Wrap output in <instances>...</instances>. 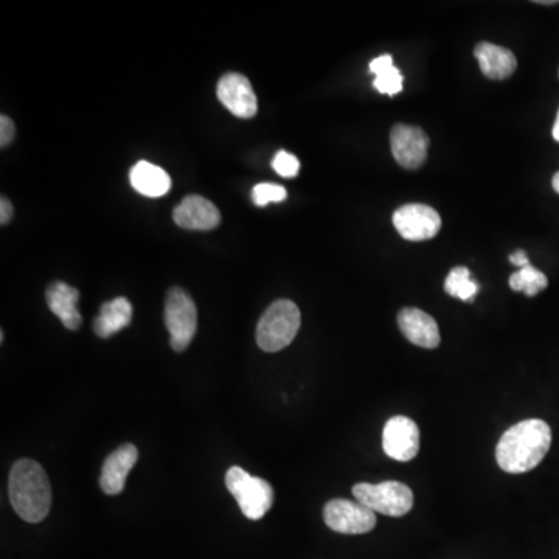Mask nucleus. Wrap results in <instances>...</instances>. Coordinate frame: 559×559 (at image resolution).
I'll use <instances>...</instances> for the list:
<instances>
[{
	"label": "nucleus",
	"instance_id": "nucleus-21",
	"mask_svg": "<svg viewBox=\"0 0 559 559\" xmlns=\"http://www.w3.org/2000/svg\"><path fill=\"white\" fill-rule=\"evenodd\" d=\"M547 286H549V280H547L546 274L533 268L532 264L519 269L510 277V288L516 292L524 291L528 297H535Z\"/></svg>",
	"mask_w": 559,
	"mask_h": 559
},
{
	"label": "nucleus",
	"instance_id": "nucleus-4",
	"mask_svg": "<svg viewBox=\"0 0 559 559\" xmlns=\"http://www.w3.org/2000/svg\"><path fill=\"white\" fill-rule=\"evenodd\" d=\"M226 487L250 521H260L274 504V490L271 485L260 477L250 476L240 466H232L227 471Z\"/></svg>",
	"mask_w": 559,
	"mask_h": 559
},
{
	"label": "nucleus",
	"instance_id": "nucleus-26",
	"mask_svg": "<svg viewBox=\"0 0 559 559\" xmlns=\"http://www.w3.org/2000/svg\"><path fill=\"white\" fill-rule=\"evenodd\" d=\"M510 263L514 264L516 268H525L530 264L528 261L527 254H525L524 250H518V252H514V254L510 255Z\"/></svg>",
	"mask_w": 559,
	"mask_h": 559
},
{
	"label": "nucleus",
	"instance_id": "nucleus-17",
	"mask_svg": "<svg viewBox=\"0 0 559 559\" xmlns=\"http://www.w3.org/2000/svg\"><path fill=\"white\" fill-rule=\"evenodd\" d=\"M132 320V305L126 297H117L111 302L103 303L100 314L94 319L92 327L95 334L103 339L114 336V334L128 327Z\"/></svg>",
	"mask_w": 559,
	"mask_h": 559
},
{
	"label": "nucleus",
	"instance_id": "nucleus-28",
	"mask_svg": "<svg viewBox=\"0 0 559 559\" xmlns=\"http://www.w3.org/2000/svg\"><path fill=\"white\" fill-rule=\"evenodd\" d=\"M552 185H553V190H555L556 193H558L559 195V171L558 173L555 174V176H553Z\"/></svg>",
	"mask_w": 559,
	"mask_h": 559
},
{
	"label": "nucleus",
	"instance_id": "nucleus-12",
	"mask_svg": "<svg viewBox=\"0 0 559 559\" xmlns=\"http://www.w3.org/2000/svg\"><path fill=\"white\" fill-rule=\"evenodd\" d=\"M137 460H139V451L131 443L111 452L101 469L100 487L103 493L109 496L122 493L125 490L128 474L131 473Z\"/></svg>",
	"mask_w": 559,
	"mask_h": 559
},
{
	"label": "nucleus",
	"instance_id": "nucleus-6",
	"mask_svg": "<svg viewBox=\"0 0 559 559\" xmlns=\"http://www.w3.org/2000/svg\"><path fill=\"white\" fill-rule=\"evenodd\" d=\"M165 325L174 351L187 350L198 328L195 302L181 288H173L165 300Z\"/></svg>",
	"mask_w": 559,
	"mask_h": 559
},
{
	"label": "nucleus",
	"instance_id": "nucleus-10",
	"mask_svg": "<svg viewBox=\"0 0 559 559\" xmlns=\"http://www.w3.org/2000/svg\"><path fill=\"white\" fill-rule=\"evenodd\" d=\"M428 134L418 126L396 125L390 132V148L401 167L417 170L428 159Z\"/></svg>",
	"mask_w": 559,
	"mask_h": 559
},
{
	"label": "nucleus",
	"instance_id": "nucleus-9",
	"mask_svg": "<svg viewBox=\"0 0 559 559\" xmlns=\"http://www.w3.org/2000/svg\"><path fill=\"white\" fill-rule=\"evenodd\" d=\"M382 448L396 462L415 459L420 451V429L417 423L403 415L390 418L382 431Z\"/></svg>",
	"mask_w": 559,
	"mask_h": 559
},
{
	"label": "nucleus",
	"instance_id": "nucleus-11",
	"mask_svg": "<svg viewBox=\"0 0 559 559\" xmlns=\"http://www.w3.org/2000/svg\"><path fill=\"white\" fill-rule=\"evenodd\" d=\"M218 100L238 119H252L258 112L254 87L241 73H227L216 87Z\"/></svg>",
	"mask_w": 559,
	"mask_h": 559
},
{
	"label": "nucleus",
	"instance_id": "nucleus-7",
	"mask_svg": "<svg viewBox=\"0 0 559 559\" xmlns=\"http://www.w3.org/2000/svg\"><path fill=\"white\" fill-rule=\"evenodd\" d=\"M323 519L333 532L344 535H364L376 527L375 511L365 507L358 500H330L323 510Z\"/></svg>",
	"mask_w": 559,
	"mask_h": 559
},
{
	"label": "nucleus",
	"instance_id": "nucleus-16",
	"mask_svg": "<svg viewBox=\"0 0 559 559\" xmlns=\"http://www.w3.org/2000/svg\"><path fill=\"white\" fill-rule=\"evenodd\" d=\"M474 56L479 61L483 75L490 80H505L518 69V60L511 50L490 44V42L477 44Z\"/></svg>",
	"mask_w": 559,
	"mask_h": 559
},
{
	"label": "nucleus",
	"instance_id": "nucleus-25",
	"mask_svg": "<svg viewBox=\"0 0 559 559\" xmlns=\"http://www.w3.org/2000/svg\"><path fill=\"white\" fill-rule=\"evenodd\" d=\"M11 218H13V205H11L10 199H0V223L5 226L10 223Z\"/></svg>",
	"mask_w": 559,
	"mask_h": 559
},
{
	"label": "nucleus",
	"instance_id": "nucleus-24",
	"mask_svg": "<svg viewBox=\"0 0 559 559\" xmlns=\"http://www.w3.org/2000/svg\"><path fill=\"white\" fill-rule=\"evenodd\" d=\"M14 136H16V126L11 122L10 117L2 115L0 117V146L5 148V146L10 145L13 142Z\"/></svg>",
	"mask_w": 559,
	"mask_h": 559
},
{
	"label": "nucleus",
	"instance_id": "nucleus-20",
	"mask_svg": "<svg viewBox=\"0 0 559 559\" xmlns=\"http://www.w3.org/2000/svg\"><path fill=\"white\" fill-rule=\"evenodd\" d=\"M445 291L448 292L449 296L457 297L463 302H473L474 297L479 292V283L474 282L471 278V272L468 268L457 266L446 277Z\"/></svg>",
	"mask_w": 559,
	"mask_h": 559
},
{
	"label": "nucleus",
	"instance_id": "nucleus-3",
	"mask_svg": "<svg viewBox=\"0 0 559 559\" xmlns=\"http://www.w3.org/2000/svg\"><path fill=\"white\" fill-rule=\"evenodd\" d=\"M302 316L296 303L291 300H277L264 311L257 327L258 347L268 353L283 350L297 336Z\"/></svg>",
	"mask_w": 559,
	"mask_h": 559
},
{
	"label": "nucleus",
	"instance_id": "nucleus-27",
	"mask_svg": "<svg viewBox=\"0 0 559 559\" xmlns=\"http://www.w3.org/2000/svg\"><path fill=\"white\" fill-rule=\"evenodd\" d=\"M552 136L556 142H559V111L558 115H556L555 125H553Z\"/></svg>",
	"mask_w": 559,
	"mask_h": 559
},
{
	"label": "nucleus",
	"instance_id": "nucleus-1",
	"mask_svg": "<svg viewBox=\"0 0 559 559\" xmlns=\"http://www.w3.org/2000/svg\"><path fill=\"white\" fill-rule=\"evenodd\" d=\"M552 445V431L546 421L532 418L514 424L500 437L497 465L510 474H524L544 460Z\"/></svg>",
	"mask_w": 559,
	"mask_h": 559
},
{
	"label": "nucleus",
	"instance_id": "nucleus-8",
	"mask_svg": "<svg viewBox=\"0 0 559 559\" xmlns=\"http://www.w3.org/2000/svg\"><path fill=\"white\" fill-rule=\"evenodd\" d=\"M393 224L404 240L424 241L440 232L441 218L429 205L407 204L393 213Z\"/></svg>",
	"mask_w": 559,
	"mask_h": 559
},
{
	"label": "nucleus",
	"instance_id": "nucleus-23",
	"mask_svg": "<svg viewBox=\"0 0 559 559\" xmlns=\"http://www.w3.org/2000/svg\"><path fill=\"white\" fill-rule=\"evenodd\" d=\"M272 167L282 178H296L300 171V162L294 154L278 151L272 160Z\"/></svg>",
	"mask_w": 559,
	"mask_h": 559
},
{
	"label": "nucleus",
	"instance_id": "nucleus-2",
	"mask_svg": "<svg viewBox=\"0 0 559 559\" xmlns=\"http://www.w3.org/2000/svg\"><path fill=\"white\" fill-rule=\"evenodd\" d=\"M8 496L19 518L32 524L44 521L52 507V487L44 468L30 459L14 463Z\"/></svg>",
	"mask_w": 559,
	"mask_h": 559
},
{
	"label": "nucleus",
	"instance_id": "nucleus-15",
	"mask_svg": "<svg viewBox=\"0 0 559 559\" xmlns=\"http://www.w3.org/2000/svg\"><path fill=\"white\" fill-rule=\"evenodd\" d=\"M46 299L50 311L63 322L67 330L77 331L81 327L83 317L78 311L80 292L77 288L64 282L52 283L47 289Z\"/></svg>",
	"mask_w": 559,
	"mask_h": 559
},
{
	"label": "nucleus",
	"instance_id": "nucleus-5",
	"mask_svg": "<svg viewBox=\"0 0 559 559\" xmlns=\"http://www.w3.org/2000/svg\"><path fill=\"white\" fill-rule=\"evenodd\" d=\"M353 496L375 513L390 518H401L414 507V493L404 483L396 480L376 483H358L353 487Z\"/></svg>",
	"mask_w": 559,
	"mask_h": 559
},
{
	"label": "nucleus",
	"instance_id": "nucleus-22",
	"mask_svg": "<svg viewBox=\"0 0 559 559\" xmlns=\"http://www.w3.org/2000/svg\"><path fill=\"white\" fill-rule=\"evenodd\" d=\"M286 196H288L286 188L277 184H258L252 190V199L258 207H264L271 202L285 201Z\"/></svg>",
	"mask_w": 559,
	"mask_h": 559
},
{
	"label": "nucleus",
	"instance_id": "nucleus-13",
	"mask_svg": "<svg viewBox=\"0 0 559 559\" xmlns=\"http://www.w3.org/2000/svg\"><path fill=\"white\" fill-rule=\"evenodd\" d=\"M173 218L174 223L188 230H212L221 223L218 207L198 195L187 196L174 209Z\"/></svg>",
	"mask_w": 559,
	"mask_h": 559
},
{
	"label": "nucleus",
	"instance_id": "nucleus-19",
	"mask_svg": "<svg viewBox=\"0 0 559 559\" xmlns=\"http://www.w3.org/2000/svg\"><path fill=\"white\" fill-rule=\"evenodd\" d=\"M370 72L375 75L373 87L379 94L393 95L403 91V75L400 69L393 64L392 56L381 55L370 63Z\"/></svg>",
	"mask_w": 559,
	"mask_h": 559
},
{
	"label": "nucleus",
	"instance_id": "nucleus-18",
	"mask_svg": "<svg viewBox=\"0 0 559 559\" xmlns=\"http://www.w3.org/2000/svg\"><path fill=\"white\" fill-rule=\"evenodd\" d=\"M129 179H131L134 190L139 191L140 195L148 196V198L164 196L171 188V179L167 171L146 162V160L134 165L131 173H129Z\"/></svg>",
	"mask_w": 559,
	"mask_h": 559
},
{
	"label": "nucleus",
	"instance_id": "nucleus-14",
	"mask_svg": "<svg viewBox=\"0 0 559 559\" xmlns=\"http://www.w3.org/2000/svg\"><path fill=\"white\" fill-rule=\"evenodd\" d=\"M398 327L404 334L407 341L412 342L418 347L437 348L440 345L441 337L437 322L428 313L418 310V308H404L398 314Z\"/></svg>",
	"mask_w": 559,
	"mask_h": 559
}]
</instances>
